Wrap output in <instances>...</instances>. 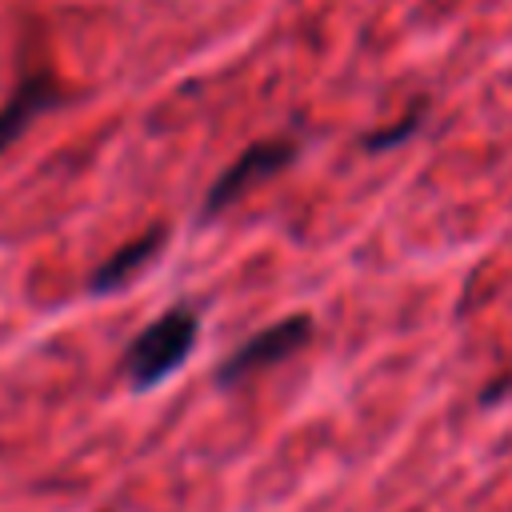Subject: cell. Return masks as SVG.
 Segmentation results:
<instances>
[{
    "label": "cell",
    "mask_w": 512,
    "mask_h": 512,
    "mask_svg": "<svg viewBox=\"0 0 512 512\" xmlns=\"http://www.w3.org/2000/svg\"><path fill=\"white\" fill-rule=\"evenodd\" d=\"M196 336H200V316L192 308H168L164 316H156L124 352V376L132 380V388L164 384L188 360Z\"/></svg>",
    "instance_id": "6da1fadb"
},
{
    "label": "cell",
    "mask_w": 512,
    "mask_h": 512,
    "mask_svg": "<svg viewBox=\"0 0 512 512\" xmlns=\"http://www.w3.org/2000/svg\"><path fill=\"white\" fill-rule=\"evenodd\" d=\"M308 340H312V316H304V312L284 316V320L260 328L256 336H248L244 344H236V352L216 368V380L232 388V384H240V380H248L256 372H264V368L296 356Z\"/></svg>",
    "instance_id": "7a4b0ae2"
},
{
    "label": "cell",
    "mask_w": 512,
    "mask_h": 512,
    "mask_svg": "<svg viewBox=\"0 0 512 512\" xmlns=\"http://www.w3.org/2000/svg\"><path fill=\"white\" fill-rule=\"evenodd\" d=\"M292 156H296V144H292V140H256V144H248V148L212 180V188H208V196H204V216H216V212H224L228 204H236L252 184H260V180L276 176L280 168H288Z\"/></svg>",
    "instance_id": "3957f363"
},
{
    "label": "cell",
    "mask_w": 512,
    "mask_h": 512,
    "mask_svg": "<svg viewBox=\"0 0 512 512\" xmlns=\"http://www.w3.org/2000/svg\"><path fill=\"white\" fill-rule=\"evenodd\" d=\"M56 104H60L56 80H52L48 72H28V76L12 88V96L4 100V108H0V156H4L8 144H16V136H20L40 112H48V108H56Z\"/></svg>",
    "instance_id": "277c9868"
},
{
    "label": "cell",
    "mask_w": 512,
    "mask_h": 512,
    "mask_svg": "<svg viewBox=\"0 0 512 512\" xmlns=\"http://www.w3.org/2000/svg\"><path fill=\"white\" fill-rule=\"evenodd\" d=\"M160 244H164V228H148L144 236H136V240H128V244H120L96 272H92V280H88V288L96 292V296H104V292H116V288H124L156 252H160Z\"/></svg>",
    "instance_id": "5b68a950"
},
{
    "label": "cell",
    "mask_w": 512,
    "mask_h": 512,
    "mask_svg": "<svg viewBox=\"0 0 512 512\" xmlns=\"http://www.w3.org/2000/svg\"><path fill=\"white\" fill-rule=\"evenodd\" d=\"M420 120H424V100L420 104H412L408 108V116L400 120V124H392V128H380V132H372V136H364V148L368 152H380V148H392V144H400V140H408L416 128H420Z\"/></svg>",
    "instance_id": "8992f818"
}]
</instances>
